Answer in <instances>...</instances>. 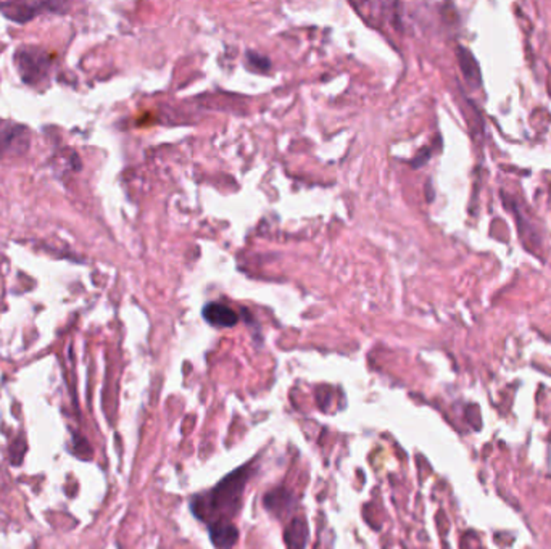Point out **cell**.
Here are the masks:
<instances>
[{"mask_svg":"<svg viewBox=\"0 0 551 549\" xmlns=\"http://www.w3.org/2000/svg\"><path fill=\"white\" fill-rule=\"evenodd\" d=\"M203 318L212 324L213 327H219V329H227V327H234L238 321V316L234 309L221 303H208L203 308Z\"/></svg>","mask_w":551,"mask_h":549,"instance_id":"5b68a950","label":"cell"},{"mask_svg":"<svg viewBox=\"0 0 551 549\" xmlns=\"http://www.w3.org/2000/svg\"><path fill=\"white\" fill-rule=\"evenodd\" d=\"M63 5L59 4H25V2H8L0 4V10L7 18L16 23H26L32 20L34 16L41 15L42 11L47 10H61Z\"/></svg>","mask_w":551,"mask_h":549,"instance_id":"3957f363","label":"cell"},{"mask_svg":"<svg viewBox=\"0 0 551 549\" xmlns=\"http://www.w3.org/2000/svg\"><path fill=\"white\" fill-rule=\"evenodd\" d=\"M293 498L289 493L287 490L284 488H276L270 491L268 495L265 496V506L270 512L276 514L277 517H281L284 512H287L291 509Z\"/></svg>","mask_w":551,"mask_h":549,"instance_id":"ba28073f","label":"cell"},{"mask_svg":"<svg viewBox=\"0 0 551 549\" xmlns=\"http://www.w3.org/2000/svg\"><path fill=\"white\" fill-rule=\"evenodd\" d=\"M208 531L212 543L218 549H232L238 540V530L229 520H219L208 525Z\"/></svg>","mask_w":551,"mask_h":549,"instance_id":"277c9868","label":"cell"},{"mask_svg":"<svg viewBox=\"0 0 551 549\" xmlns=\"http://www.w3.org/2000/svg\"><path fill=\"white\" fill-rule=\"evenodd\" d=\"M458 60H459V66H461V71L473 87H479L482 79H480V68L477 65V61L474 58V55L469 52L468 49L464 47H458Z\"/></svg>","mask_w":551,"mask_h":549,"instance_id":"52a82bcc","label":"cell"},{"mask_svg":"<svg viewBox=\"0 0 551 549\" xmlns=\"http://www.w3.org/2000/svg\"><path fill=\"white\" fill-rule=\"evenodd\" d=\"M308 524L300 517L292 519V522H289L286 529V535H284L287 549H305L306 543H308Z\"/></svg>","mask_w":551,"mask_h":549,"instance_id":"8992f818","label":"cell"},{"mask_svg":"<svg viewBox=\"0 0 551 549\" xmlns=\"http://www.w3.org/2000/svg\"><path fill=\"white\" fill-rule=\"evenodd\" d=\"M25 451H26V440H25V435L20 433L10 448V461L13 464H20L23 456H25Z\"/></svg>","mask_w":551,"mask_h":549,"instance_id":"9c48e42d","label":"cell"},{"mask_svg":"<svg viewBox=\"0 0 551 549\" xmlns=\"http://www.w3.org/2000/svg\"><path fill=\"white\" fill-rule=\"evenodd\" d=\"M16 63H18L23 81L36 84L47 76L50 65H52V55L44 50L25 49L16 55Z\"/></svg>","mask_w":551,"mask_h":549,"instance_id":"7a4b0ae2","label":"cell"},{"mask_svg":"<svg viewBox=\"0 0 551 549\" xmlns=\"http://www.w3.org/2000/svg\"><path fill=\"white\" fill-rule=\"evenodd\" d=\"M253 474V464L236 469L207 493L195 495L189 506L194 516L203 524L212 525L219 520H229L241 511L243 490Z\"/></svg>","mask_w":551,"mask_h":549,"instance_id":"6da1fadb","label":"cell"},{"mask_svg":"<svg viewBox=\"0 0 551 549\" xmlns=\"http://www.w3.org/2000/svg\"><path fill=\"white\" fill-rule=\"evenodd\" d=\"M247 58H248L250 66L255 68V70H258V71H266L270 68V65H271L268 58H265L263 55H258V54H255V52H250L247 55Z\"/></svg>","mask_w":551,"mask_h":549,"instance_id":"30bf717a","label":"cell"}]
</instances>
